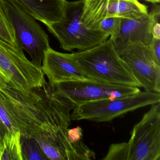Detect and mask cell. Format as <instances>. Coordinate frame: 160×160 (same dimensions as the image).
Here are the masks:
<instances>
[{"instance_id":"1","label":"cell","mask_w":160,"mask_h":160,"mask_svg":"<svg viewBox=\"0 0 160 160\" xmlns=\"http://www.w3.org/2000/svg\"><path fill=\"white\" fill-rule=\"evenodd\" d=\"M75 105L46 82L23 92L6 84L0 88V138L19 131L33 137L45 132L67 129Z\"/></svg>"},{"instance_id":"2","label":"cell","mask_w":160,"mask_h":160,"mask_svg":"<svg viewBox=\"0 0 160 160\" xmlns=\"http://www.w3.org/2000/svg\"><path fill=\"white\" fill-rule=\"evenodd\" d=\"M70 55L88 79L140 88L110 39L90 49Z\"/></svg>"},{"instance_id":"3","label":"cell","mask_w":160,"mask_h":160,"mask_svg":"<svg viewBox=\"0 0 160 160\" xmlns=\"http://www.w3.org/2000/svg\"><path fill=\"white\" fill-rule=\"evenodd\" d=\"M83 4V0L67 1L65 18L47 27L65 51L88 50L105 42L110 36L99 30L88 28L82 23Z\"/></svg>"},{"instance_id":"4","label":"cell","mask_w":160,"mask_h":160,"mask_svg":"<svg viewBox=\"0 0 160 160\" xmlns=\"http://www.w3.org/2000/svg\"><path fill=\"white\" fill-rule=\"evenodd\" d=\"M160 103V93L141 92L111 100L108 98L89 101L76 106L71 120L107 122L141 108Z\"/></svg>"},{"instance_id":"5","label":"cell","mask_w":160,"mask_h":160,"mask_svg":"<svg viewBox=\"0 0 160 160\" xmlns=\"http://www.w3.org/2000/svg\"><path fill=\"white\" fill-rule=\"evenodd\" d=\"M0 2L19 45L29 55L32 62L41 68L45 53L50 47L48 35L36 20L13 0H0Z\"/></svg>"},{"instance_id":"6","label":"cell","mask_w":160,"mask_h":160,"mask_svg":"<svg viewBox=\"0 0 160 160\" xmlns=\"http://www.w3.org/2000/svg\"><path fill=\"white\" fill-rule=\"evenodd\" d=\"M0 75L8 85L23 92L41 87L46 82L42 68L29 60L23 50L0 40Z\"/></svg>"},{"instance_id":"7","label":"cell","mask_w":160,"mask_h":160,"mask_svg":"<svg viewBox=\"0 0 160 160\" xmlns=\"http://www.w3.org/2000/svg\"><path fill=\"white\" fill-rule=\"evenodd\" d=\"M127 160H160V103L152 105L134 126Z\"/></svg>"},{"instance_id":"8","label":"cell","mask_w":160,"mask_h":160,"mask_svg":"<svg viewBox=\"0 0 160 160\" xmlns=\"http://www.w3.org/2000/svg\"><path fill=\"white\" fill-rule=\"evenodd\" d=\"M76 106L89 101L108 98L113 100L138 93V87L108 84L89 79L65 80L50 85Z\"/></svg>"},{"instance_id":"9","label":"cell","mask_w":160,"mask_h":160,"mask_svg":"<svg viewBox=\"0 0 160 160\" xmlns=\"http://www.w3.org/2000/svg\"><path fill=\"white\" fill-rule=\"evenodd\" d=\"M119 55L145 91L160 92V66L149 48L140 42L129 45Z\"/></svg>"},{"instance_id":"10","label":"cell","mask_w":160,"mask_h":160,"mask_svg":"<svg viewBox=\"0 0 160 160\" xmlns=\"http://www.w3.org/2000/svg\"><path fill=\"white\" fill-rule=\"evenodd\" d=\"M81 21L87 28L97 30L101 21L111 17L132 18L148 13L138 0H83Z\"/></svg>"},{"instance_id":"11","label":"cell","mask_w":160,"mask_h":160,"mask_svg":"<svg viewBox=\"0 0 160 160\" xmlns=\"http://www.w3.org/2000/svg\"><path fill=\"white\" fill-rule=\"evenodd\" d=\"M68 129L43 132L33 138L39 143L48 160L95 159L94 152L85 145L82 140L75 143L70 142L67 136Z\"/></svg>"},{"instance_id":"12","label":"cell","mask_w":160,"mask_h":160,"mask_svg":"<svg viewBox=\"0 0 160 160\" xmlns=\"http://www.w3.org/2000/svg\"><path fill=\"white\" fill-rule=\"evenodd\" d=\"M41 68L50 85L65 80L88 79L70 54L58 52L51 47L45 53Z\"/></svg>"},{"instance_id":"13","label":"cell","mask_w":160,"mask_h":160,"mask_svg":"<svg viewBox=\"0 0 160 160\" xmlns=\"http://www.w3.org/2000/svg\"><path fill=\"white\" fill-rule=\"evenodd\" d=\"M149 13L132 18H122L119 32L111 40L118 53L131 44L140 42L149 46L152 39Z\"/></svg>"},{"instance_id":"14","label":"cell","mask_w":160,"mask_h":160,"mask_svg":"<svg viewBox=\"0 0 160 160\" xmlns=\"http://www.w3.org/2000/svg\"><path fill=\"white\" fill-rule=\"evenodd\" d=\"M21 9L46 27L65 18L66 0H13Z\"/></svg>"},{"instance_id":"15","label":"cell","mask_w":160,"mask_h":160,"mask_svg":"<svg viewBox=\"0 0 160 160\" xmlns=\"http://www.w3.org/2000/svg\"><path fill=\"white\" fill-rule=\"evenodd\" d=\"M0 160H23L19 131L8 132L0 145Z\"/></svg>"},{"instance_id":"16","label":"cell","mask_w":160,"mask_h":160,"mask_svg":"<svg viewBox=\"0 0 160 160\" xmlns=\"http://www.w3.org/2000/svg\"><path fill=\"white\" fill-rule=\"evenodd\" d=\"M21 145L23 160H48L34 138L21 135Z\"/></svg>"},{"instance_id":"17","label":"cell","mask_w":160,"mask_h":160,"mask_svg":"<svg viewBox=\"0 0 160 160\" xmlns=\"http://www.w3.org/2000/svg\"><path fill=\"white\" fill-rule=\"evenodd\" d=\"M0 40L18 50H23L18 43L14 30L0 2Z\"/></svg>"},{"instance_id":"18","label":"cell","mask_w":160,"mask_h":160,"mask_svg":"<svg viewBox=\"0 0 160 160\" xmlns=\"http://www.w3.org/2000/svg\"><path fill=\"white\" fill-rule=\"evenodd\" d=\"M121 18L111 17L105 18L100 22L97 30L110 35L111 40H114L119 32Z\"/></svg>"},{"instance_id":"19","label":"cell","mask_w":160,"mask_h":160,"mask_svg":"<svg viewBox=\"0 0 160 160\" xmlns=\"http://www.w3.org/2000/svg\"><path fill=\"white\" fill-rule=\"evenodd\" d=\"M128 143H115L109 146L108 152L103 160H127Z\"/></svg>"},{"instance_id":"20","label":"cell","mask_w":160,"mask_h":160,"mask_svg":"<svg viewBox=\"0 0 160 160\" xmlns=\"http://www.w3.org/2000/svg\"><path fill=\"white\" fill-rule=\"evenodd\" d=\"M149 14L151 17V32L152 38L160 39V6L154 5Z\"/></svg>"},{"instance_id":"21","label":"cell","mask_w":160,"mask_h":160,"mask_svg":"<svg viewBox=\"0 0 160 160\" xmlns=\"http://www.w3.org/2000/svg\"><path fill=\"white\" fill-rule=\"evenodd\" d=\"M148 47L154 61L160 66V39L152 38Z\"/></svg>"},{"instance_id":"22","label":"cell","mask_w":160,"mask_h":160,"mask_svg":"<svg viewBox=\"0 0 160 160\" xmlns=\"http://www.w3.org/2000/svg\"><path fill=\"white\" fill-rule=\"evenodd\" d=\"M67 136L68 139L71 143H77L82 140L83 130L80 126H78L73 129H68Z\"/></svg>"},{"instance_id":"23","label":"cell","mask_w":160,"mask_h":160,"mask_svg":"<svg viewBox=\"0 0 160 160\" xmlns=\"http://www.w3.org/2000/svg\"><path fill=\"white\" fill-rule=\"evenodd\" d=\"M6 84H7V82L4 80L2 76L0 75V88L4 87Z\"/></svg>"},{"instance_id":"24","label":"cell","mask_w":160,"mask_h":160,"mask_svg":"<svg viewBox=\"0 0 160 160\" xmlns=\"http://www.w3.org/2000/svg\"><path fill=\"white\" fill-rule=\"evenodd\" d=\"M147 2H151V3H153V4H156L160 2V0H143Z\"/></svg>"},{"instance_id":"25","label":"cell","mask_w":160,"mask_h":160,"mask_svg":"<svg viewBox=\"0 0 160 160\" xmlns=\"http://www.w3.org/2000/svg\"><path fill=\"white\" fill-rule=\"evenodd\" d=\"M1 139H0V145H1Z\"/></svg>"}]
</instances>
